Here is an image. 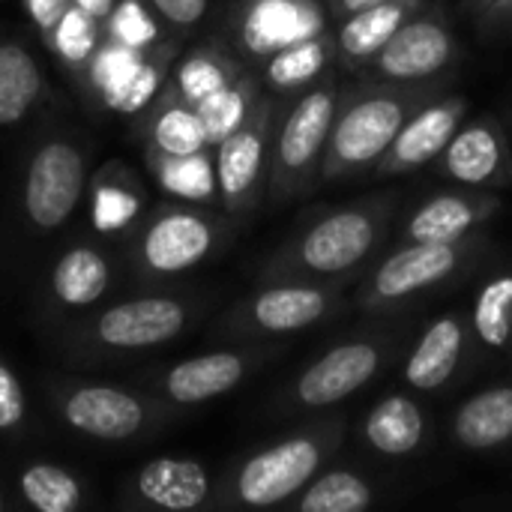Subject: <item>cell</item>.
I'll use <instances>...</instances> for the list:
<instances>
[{
    "label": "cell",
    "mask_w": 512,
    "mask_h": 512,
    "mask_svg": "<svg viewBox=\"0 0 512 512\" xmlns=\"http://www.w3.org/2000/svg\"><path fill=\"white\" fill-rule=\"evenodd\" d=\"M399 213L396 192H375L348 204L312 210L264 261L261 279L351 282L381 255L393 219Z\"/></svg>",
    "instance_id": "cell-1"
},
{
    "label": "cell",
    "mask_w": 512,
    "mask_h": 512,
    "mask_svg": "<svg viewBox=\"0 0 512 512\" xmlns=\"http://www.w3.org/2000/svg\"><path fill=\"white\" fill-rule=\"evenodd\" d=\"M450 84L453 78L399 84L357 75L351 87L339 90L330 147L324 156V183H345L372 174L411 114L450 90Z\"/></svg>",
    "instance_id": "cell-2"
},
{
    "label": "cell",
    "mask_w": 512,
    "mask_h": 512,
    "mask_svg": "<svg viewBox=\"0 0 512 512\" xmlns=\"http://www.w3.org/2000/svg\"><path fill=\"white\" fill-rule=\"evenodd\" d=\"M381 324L354 330L315 354L300 372H294L276 393L273 408L282 417H315L330 414L336 405L357 396L363 387L378 381L393 360L402 357L408 339L405 324L393 318H378Z\"/></svg>",
    "instance_id": "cell-3"
},
{
    "label": "cell",
    "mask_w": 512,
    "mask_h": 512,
    "mask_svg": "<svg viewBox=\"0 0 512 512\" xmlns=\"http://www.w3.org/2000/svg\"><path fill=\"white\" fill-rule=\"evenodd\" d=\"M489 258L492 240L486 231L453 243H396L366 267L351 303L369 318H399L408 306L462 282Z\"/></svg>",
    "instance_id": "cell-4"
},
{
    "label": "cell",
    "mask_w": 512,
    "mask_h": 512,
    "mask_svg": "<svg viewBox=\"0 0 512 512\" xmlns=\"http://www.w3.org/2000/svg\"><path fill=\"white\" fill-rule=\"evenodd\" d=\"M348 420L339 414H315L273 444L249 453L228 477L222 498L231 507L267 510L285 507L309 480L324 471L345 447Z\"/></svg>",
    "instance_id": "cell-5"
},
{
    "label": "cell",
    "mask_w": 512,
    "mask_h": 512,
    "mask_svg": "<svg viewBox=\"0 0 512 512\" xmlns=\"http://www.w3.org/2000/svg\"><path fill=\"white\" fill-rule=\"evenodd\" d=\"M339 90V72H333L321 84L282 102L270 144V204L306 198L324 183V156L330 147Z\"/></svg>",
    "instance_id": "cell-6"
},
{
    "label": "cell",
    "mask_w": 512,
    "mask_h": 512,
    "mask_svg": "<svg viewBox=\"0 0 512 512\" xmlns=\"http://www.w3.org/2000/svg\"><path fill=\"white\" fill-rule=\"evenodd\" d=\"M354 309L345 282L276 279L249 294L228 318L225 333L240 339H288L336 321Z\"/></svg>",
    "instance_id": "cell-7"
},
{
    "label": "cell",
    "mask_w": 512,
    "mask_h": 512,
    "mask_svg": "<svg viewBox=\"0 0 512 512\" xmlns=\"http://www.w3.org/2000/svg\"><path fill=\"white\" fill-rule=\"evenodd\" d=\"M486 366L468 309H447L414 336L399 363L408 390L423 396H447Z\"/></svg>",
    "instance_id": "cell-8"
},
{
    "label": "cell",
    "mask_w": 512,
    "mask_h": 512,
    "mask_svg": "<svg viewBox=\"0 0 512 512\" xmlns=\"http://www.w3.org/2000/svg\"><path fill=\"white\" fill-rule=\"evenodd\" d=\"M462 60V45L450 12L441 0H429L420 12H414L396 36L378 51V57L363 72L378 81L420 84L453 78Z\"/></svg>",
    "instance_id": "cell-9"
},
{
    "label": "cell",
    "mask_w": 512,
    "mask_h": 512,
    "mask_svg": "<svg viewBox=\"0 0 512 512\" xmlns=\"http://www.w3.org/2000/svg\"><path fill=\"white\" fill-rule=\"evenodd\" d=\"M282 102L285 99L264 90L258 105L246 117V123L213 147L219 201L234 216L255 213L258 204L267 198L270 144H273V129H276Z\"/></svg>",
    "instance_id": "cell-10"
},
{
    "label": "cell",
    "mask_w": 512,
    "mask_h": 512,
    "mask_svg": "<svg viewBox=\"0 0 512 512\" xmlns=\"http://www.w3.org/2000/svg\"><path fill=\"white\" fill-rule=\"evenodd\" d=\"M432 168L450 186L492 192L507 189L512 186V141L507 126L489 111L465 120Z\"/></svg>",
    "instance_id": "cell-11"
},
{
    "label": "cell",
    "mask_w": 512,
    "mask_h": 512,
    "mask_svg": "<svg viewBox=\"0 0 512 512\" xmlns=\"http://www.w3.org/2000/svg\"><path fill=\"white\" fill-rule=\"evenodd\" d=\"M327 0H240L234 9V45L249 63L330 30Z\"/></svg>",
    "instance_id": "cell-12"
},
{
    "label": "cell",
    "mask_w": 512,
    "mask_h": 512,
    "mask_svg": "<svg viewBox=\"0 0 512 512\" xmlns=\"http://www.w3.org/2000/svg\"><path fill=\"white\" fill-rule=\"evenodd\" d=\"M504 210V198L492 189L450 186L426 195L399 228L396 243H453L483 234Z\"/></svg>",
    "instance_id": "cell-13"
},
{
    "label": "cell",
    "mask_w": 512,
    "mask_h": 512,
    "mask_svg": "<svg viewBox=\"0 0 512 512\" xmlns=\"http://www.w3.org/2000/svg\"><path fill=\"white\" fill-rule=\"evenodd\" d=\"M225 240V222L198 210H168L141 237V264L156 276H177L207 261Z\"/></svg>",
    "instance_id": "cell-14"
},
{
    "label": "cell",
    "mask_w": 512,
    "mask_h": 512,
    "mask_svg": "<svg viewBox=\"0 0 512 512\" xmlns=\"http://www.w3.org/2000/svg\"><path fill=\"white\" fill-rule=\"evenodd\" d=\"M468 108H471L468 96L450 93V90H444L441 96L426 102L417 114H411V120L393 138V144L378 159L372 174L375 177H402V174L432 165L444 153V147L450 144L456 129L465 123Z\"/></svg>",
    "instance_id": "cell-15"
},
{
    "label": "cell",
    "mask_w": 512,
    "mask_h": 512,
    "mask_svg": "<svg viewBox=\"0 0 512 512\" xmlns=\"http://www.w3.org/2000/svg\"><path fill=\"white\" fill-rule=\"evenodd\" d=\"M84 189V159L66 141H48L36 150L24 180V210L42 231L60 228Z\"/></svg>",
    "instance_id": "cell-16"
},
{
    "label": "cell",
    "mask_w": 512,
    "mask_h": 512,
    "mask_svg": "<svg viewBox=\"0 0 512 512\" xmlns=\"http://www.w3.org/2000/svg\"><path fill=\"white\" fill-rule=\"evenodd\" d=\"M435 423L429 408L411 393L378 399L357 423V444L384 462H408L432 447Z\"/></svg>",
    "instance_id": "cell-17"
},
{
    "label": "cell",
    "mask_w": 512,
    "mask_h": 512,
    "mask_svg": "<svg viewBox=\"0 0 512 512\" xmlns=\"http://www.w3.org/2000/svg\"><path fill=\"white\" fill-rule=\"evenodd\" d=\"M447 432L450 444L471 456L512 453V375L462 399L450 414Z\"/></svg>",
    "instance_id": "cell-18"
},
{
    "label": "cell",
    "mask_w": 512,
    "mask_h": 512,
    "mask_svg": "<svg viewBox=\"0 0 512 512\" xmlns=\"http://www.w3.org/2000/svg\"><path fill=\"white\" fill-rule=\"evenodd\" d=\"M186 321H189L186 303L174 297H141L111 306L96 321V336L111 348L138 351V348L171 342L174 336L183 333Z\"/></svg>",
    "instance_id": "cell-19"
},
{
    "label": "cell",
    "mask_w": 512,
    "mask_h": 512,
    "mask_svg": "<svg viewBox=\"0 0 512 512\" xmlns=\"http://www.w3.org/2000/svg\"><path fill=\"white\" fill-rule=\"evenodd\" d=\"M267 357L270 351H210L177 363L165 375L162 390L174 405H201L240 387Z\"/></svg>",
    "instance_id": "cell-20"
},
{
    "label": "cell",
    "mask_w": 512,
    "mask_h": 512,
    "mask_svg": "<svg viewBox=\"0 0 512 512\" xmlns=\"http://www.w3.org/2000/svg\"><path fill=\"white\" fill-rule=\"evenodd\" d=\"M426 3L429 0H381L336 21L333 36H336L339 69L354 78L363 75L369 63L378 57V51L396 36V30Z\"/></svg>",
    "instance_id": "cell-21"
},
{
    "label": "cell",
    "mask_w": 512,
    "mask_h": 512,
    "mask_svg": "<svg viewBox=\"0 0 512 512\" xmlns=\"http://www.w3.org/2000/svg\"><path fill=\"white\" fill-rule=\"evenodd\" d=\"M333 72H339L333 27L324 33H315V36H306L258 63V78H261L264 90L279 99H291V96L321 84Z\"/></svg>",
    "instance_id": "cell-22"
},
{
    "label": "cell",
    "mask_w": 512,
    "mask_h": 512,
    "mask_svg": "<svg viewBox=\"0 0 512 512\" xmlns=\"http://www.w3.org/2000/svg\"><path fill=\"white\" fill-rule=\"evenodd\" d=\"M63 417L84 435L102 441H126L132 438L147 414L144 405L117 387H81L63 402Z\"/></svg>",
    "instance_id": "cell-23"
},
{
    "label": "cell",
    "mask_w": 512,
    "mask_h": 512,
    "mask_svg": "<svg viewBox=\"0 0 512 512\" xmlns=\"http://www.w3.org/2000/svg\"><path fill=\"white\" fill-rule=\"evenodd\" d=\"M384 492L387 489L375 474L354 465H336L333 459L285 507L294 512H363L375 507Z\"/></svg>",
    "instance_id": "cell-24"
},
{
    "label": "cell",
    "mask_w": 512,
    "mask_h": 512,
    "mask_svg": "<svg viewBox=\"0 0 512 512\" xmlns=\"http://www.w3.org/2000/svg\"><path fill=\"white\" fill-rule=\"evenodd\" d=\"M138 495L159 510H198L210 501L213 483L201 462L195 459H153L135 477Z\"/></svg>",
    "instance_id": "cell-25"
},
{
    "label": "cell",
    "mask_w": 512,
    "mask_h": 512,
    "mask_svg": "<svg viewBox=\"0 0 512 512\" xmlns=\"http://www.w3.org/2000/svg\"><path fill=\"white\" fill-rule=\"evenodd\" d=\"M468 315L483 360H512V264L489 270L480 279Z\"/></svg>",
    "instance_id": "cell-26"
},
{
    "label": "cell",
    "mask_w": 512,
    "mask_h": 512,
    "mask_svg": "<svg viewBox=\"0 0 512 512\" xmlns=\"http://www.w3.org/2000/svg\"><path fill=\"white\" fill-rule=\"evenodd\" d=\"M261 93H264V84H261L258 72L243 69L231 84H225L222 90L210 93L204 102L195 105L198 117L207 129L210 147H216L219 141H225L234 129H240L246 123V117L258 105Z\"/></svg>",
    "instance_id": "cell-27"
},
{
    "label": "cell",
    "mask_w": 512,
    "mask_h": 512,
    "mask_svg": "<svg viewBox=\"0 0 512 512\" xmlns=\"http://www.w3.org/2000/svg\"><path fill=\"white\" fill-rule=\"evenodd\" d=\"M42 93V72L27 48L0 42V126H12L27 117Z\"/></svg>",
    "instance_id": "cell-28"
},
{
    "label": "cell",
    "mask_w": 512,
    "mask_h": 512,
    "mask_svg": "<svg viewBox=\"0 0 512 512\" xmlns=\"http://www.w3.org/2000/svg\"><path fill=\"white\" fill-rule=\"evenodd\" d=\"M243 69L246 66L231 51L216 48V45H204V48H195L189 57H183V63L177 66V75H174V90L186 102L198 105L210 93L231 84Z\"/></svg>",
    "instance_id": "cell-29"
},
{
    "label": "cell",
    "mask_w": 512,
    "mask_h": 512,
    "mask_svg": "<svg viewBox=\"0 0 512 512\" xmlns=\"http://www.w3.org/2000/svg\"><path fill=\"white\" fill-rule=\"evenodd\" d=\"M51 288L63 306H90L108 288V264L96 249H69L54 267Z\"/></svg>",
    "instance_id": "cell-30"
},
{
    "label": "cell",
    "mask_w": 512,
    "mask_h": 512,
    "mask_svg": "<svg viewBox=\"0 0 512 512\" xmlns=\"http://www.w3.org/2000/svg\"><path fill=\"white\" fill-rule=\"evenodd\" d=\"M150 138H153L156 153H165V156H189V153L210 150L207 129L198 117V108L186 102L180 93L177 99L165 102V108L156 114Z\"/></svg>",
    "instance_id": "cell-31"
},
{
    "label": "cell",
    "mask_w": 512,
    "mask_h": 512,
    "mask_svg": "<svg viewBox=\"0 0 512 512\" xmlns=\"http://www.w3.org/2000/svg\"><path fill=\"white\" fill-rule=\"evenodd\" d=\"M156 177H159V186L177 198H186V201H216L219 198L216 162L207 150L189 153V156L156 153Z\"/></svg>",
    "instance_id": "cell-32"
},
{
    "label": "cell",
    "mask_w": 512,
    "mask_h": 512,
    "mask_svg": "<svg viewBox=\"0 0 512 512\" xmlns=\"http://www.w3.org/2000/svg\"><path fill=\"white\" fill-rule=\"evenodd\" d=\"M21 495L39 512H69L78 507L81 489L75 477L57 465H30L21 474Z\"/></svg>",
    "instance_id": "cell-33"
},
{
    "label": "cell",
    "mask_w": 512,
    "mask_h": 512,
    "mask_svg": "<svg viewBox=\"0 0 512 512\" xmlns=\"http://www.w3.org/2000/svg\"><path fill=\"white\" fill-rule=\"evenodd\" d=\"M93 21H96V18H93L87 9L75 6V3L63 12V18H60L57 27L51 30V36H54L57 51H60L66 60L78 63V60H84V57L93 51V45H96V24H93Z\"/></svg>",
    "instance_id": "cell-34"
},
{
    "label": "cell",
    "mask_w": 512,
    "mask_h": 512,
    "mask_svg": "<svg viewBox=\"0 0 512 512\" xmlns=\"http://www.w3.org/2000/svg\"><path fill=\"white\" fill-rule=\"evenodd\" d=\"M111 30L123 45H129L135 51L156 39V24L150 21V15L135 0H123V6L111 18Z\"/></svg>",
    "instance_id": "cell-35"
},
{
    "label": "cell",
    "mask_w": 512,
    "mask_h": 512,
    "mask_svg": "<svg viewBox=\"0 0 512 512\" xmlns=\"http://www.w3.org/2000/svg\"><path fill=\"white\" fill-rule=\"evenodd\" d=\"M465 9L480 36H512V0H465Z\"/></svg>",
    "instance_id": "cell-36"
},
{
    "label": "cell",
    "mask_w": 512,
    "mask_h": 512,
    "mask_svg": "<svg viewBox=\"0 0 512 512\" xmlns=\"http://www.w3.org/2000/svg\"><path fill=\"white\" fill-rule=\"evenodd\" d=\"M156 90H159V69L141 60V66L123 81V87L108 99V105L120 108V111H138L141 105L150 102V96Z\"/></svg>",
    "instance_id": "cell-37"
},
{
    "label": "cell",
    "mask_w": 512,
    "mask_h": 512,
    "mask_svg": "<svg viewBox=\"0 0 512 512\" xmlns=\"http://www.w3.org/2000/svg\"><path fill=\"white\" fill-rule=\"evenodd\" d=\"M24 417V390L9 366L0 363V432L15 429Z\"/></svg>",
    "instance_id": "cell-38"
},
{
    "label": "cell",
    "mask_w": 512,
    "mask_h": 512,
    "mask_svg": "<svg viewBox=\"0 0 512 512\" xmlns=\"http://www.w3.org/2000/svg\"><path fill=\"white\" fill-rule=\"evenodd\" d=\"M210 0H153L156 12L174 27H195L207 15Z\"/></svg>",
    "instance_id": "cell-39"
},
{
    "label": "cell",
    "mask_w": 512,
    "mask_h": 512,
    "mask_svg": "<svg viewBox=\"0 0 512 512\" xmlns=\"http://www.w3.org/2000/svg\"><path fill=\"white\" fill-rule=\"evenodd\" d=\"M138 210V201L132 195H120V192H102L99 195V207L96 216L102 222V228H114L126 219H132Z\"/></svg>",
    "instance_id": "cell-40"
},
{
    "label": "cell",
    "mask_w": 512,
    "mask_h": 512,
    "mask_svg": "<svg viewBox=\"0 0 512 512\" xmlns=\"http://www.w3.org/2000/svg\"><path fill=\"white\" fill-rule=\"evenodd\" d=\"M72 6V0H27V12L33 18V24L45 33H51L57 27V21L63 18V12Z\"/></svg>",
    "instance_id": "cell-41"
},
{
    "label": "cell",
    "mask_w": 512,
    "mask_h": 512,
    "mask_svg": "<svg viewBox=\"0 0 512 512\" xmlns=\"http://www.w3.org/2000/svg\"><path fill=\"white\" fill-rule=\"evenodd\" d=\"M372 3H381V0H327V9H330V18L333 21H342L345 15L360 12V9H366Z\"/></svg>",
    "instance_id": "cell-42"
},
{
    "label": "cell",
    "mask_w": 512,
    "mask_h": 512,
    "mask_svg": "<svg viewBox=\"0 0 512 512\" xmlns=\"http://www.w3.org/2000/svg\"><path fill=\"white\" fill-rule=\"evenodd\" d=\"M75 6H81V9H87L93 18H102V15H108L111 12V6H114V0H72Z\"/></svg>",
    "instance_id": "cell-43"
},
{
    "label": "cell",
    "mask_w": 512,
    "mask_h": 512,
    "mask_svg": "<svg viewBox=\"0 0 512 512\" xmlns=\"http://www.w3.org/2000/svg\"><path fill=\"white\" fill-rule=\"evenodd\" d=\"M0 510H3V498H0Z\"/></svg>",
    "instance_id": "cell-44"
}]
</instances>
